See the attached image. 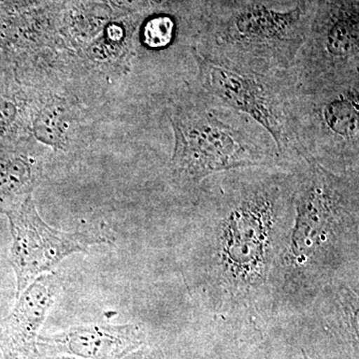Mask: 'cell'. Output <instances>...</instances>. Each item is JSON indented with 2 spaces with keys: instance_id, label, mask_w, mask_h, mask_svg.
I'll return each mask as SVG.
<instances>
[{
  "instance_id": "obj_2",
  "label": "cell",
  "mask_w": 359,
  "mask_h": 359,
  "mask_svg": "<svg viewBox=\"0 0 359 359\" xmlns=\"http://www.w3.org/2000/svg\"><path fill=\"white\" fill-rule=\"evenodd\" d=\"M171 169L186 185L222 172L280 167L275 142L254 120L194 86L171 106Z\"/></svg>"
},
{
  "instance_id": "obj_7",
  "label": "cell",
  "mask_w": 359,
  "mask_h": 359,
  "mask_svg": "<svg viewBox=\"0 0 359 359\" xmlns=\"http://www.w3.org/2000/svg\"><path fill=\"white\" fill-rule=\"evenodd\" d=\"M6 214L13 238L11 263L18 283L16 297L66 257L106 241L87 231L65 233L51 228L40 218L32 195Z\"/></svg>"
},
{
  "instance_id": "obj_9",
  "label": "cell",
  "mask_w": 359,
  "mask_h": 359,
  "mask_svg": "<svg viewBox=\"0 0 359 359\" xmlns=\"http://www.w3.org/2000/svg\"><path fill=\"white\" fill-rule=\"evenodd\" d=\"M58 280L40 276L18 297L11 313L0 320V351L4 359H37L40 327L58 294Z\"/></svg>"
},
{
  "instance_id": "obj_1",
  "label": "cell",
  "mask_w": 359,
  "mask_h": 359,
  "mask_svg": "<svg viewBox=\"0 0 359 359\" xmlns=\"http://www.w3.org/2000/svg\"><path fill=\"white\" fill-rule=\"evenodd\" d=\"M230 172L216 187L215 261L231 294H248L268 278L280 228L294 208V174L256 169Z\"/></svg>"
},
{
  "instance_id": "obj_8",
  "label": "cell",
  "mask_w": 359,
  "mask_h": 359,
  "mask_svg": "<svg viewBox=\"0 0 359 359\" xmlns=\"http://www.w3.org/2000/svg\"><path fill=\"white\" fill-rule=\"evenodd\" d=\"M141 325H86L39 337L37 349L45 356H72L82 359H123L143 344Z\"/></svg>"
},
{
  "instance_id": "obj_13",
  "label": "cell",
  "mask_w": 359,
  "mask_h": 359,
  "mask_svg": "<svg viewBox=\"0 0 359 359\" xmlns=\"http://www.w3.org/2000/svg\"><path fill=\"white\" fill-rule=\"evenodd\" d=\"M18 105L9 99L0 98V138L6 136L18 118Z\"/></svg>"
},
{
  "instance_id": "obj_11",
  "label": "cell",
  "mask_w": 359,
  "mask_h": 359,
  "mask_svg": "<svg viewBox=\"0 0 359 359\" xmlns=\"http://www.w3.org/2000/svg\"><path fill=\"white\" fill-rule=\"evenodd\" d=\"M37 174L36 163L26 156H13L0 163V202L9 205L7 211L32 195Z\"/></svg>"
},
{
  "instance_id": "obj_14",
  "label": "cell",
  "mask_w": 359,
  "mask_h": 359,
  "mask_svg": "<svg viewBox=\"0 0 359 359\" xmlns=\"http://www.w3.org/2000/svg\"><path fill=\"white\" fill-rule=\"evenodd\" d=\"M123 359H164V356L158 349L143 348L128 354Z\"/></svg>"
},
{
  "instance_id": "obj_10",
  "label": "cell",
  "mask_w": 359,
  "mask_h": 359,
  "mask_svg": "<svg viewBox=\"0 0 359 359\" xmlns=\"http://www.w3.org/2000/svg\"><path fill=\"white\" fill-rule=\"evenodd\" d=\"M74 119L73 105L65 98L52 97L35 115L33 134L37 140L56 150H65Z\"/></svg>"
},
{
  "instance_id": "obj_12",
  "label": "cell",
  "mask_w": 359,
  "mask_h": 359,
  "mask_svg": "<svg viewBox=\"0 0 359 359\" xmlns=\"http://www.w3.org/2000/svg\"><path fill=\"white\" fill-rule=\"evenodd\" d=\"M174 22L168 16H157L149 21L144 28V41L150 48H161L172 41Z\"/></svg>"
},
{
  "instance_id": "obj_4",
  "label": "cell",
  "mask_w": 359,
  "mask_h": 359,
  "mask_svg": "<svg viewBox=\"0 0 359 359\" xmlns=\"http://www.w3.org/2000/svg\"><path fill=\"white\" fill-rule=\"evenodd\" d=\"M197 74L192 86L247 115L275 142L280 167L311 160L302 147L295 125L299 79L294 68L252 72L216 65L193 51Z\"/></svg>"
},
{
  "instance_id": "obj_15",
  "label": "cell",
  "mask_w": 359,
  "mask_h": 359,
  "mask_svg": "<svg viewBox=\"0 0 359 359\" xmlns=\"http://www.w3.org/2000/svg\"><path fill=\"white\" fill-rule=\"evenodd\" d=\"M37 359H82V358H72V356H63V355L43 356V358H41V356L39 355V358H37Z\"/></svg>"
},
{
  "instance_id": "obj_5",
  "label": "cell",
  "mask_w": 359,
  "mask_h": 359,
  "mask_svg": "<svg viewBox=\"0 0 359 359\" xmlns=\"http://www.w3.org/2000/svg\"><path fill=\"white\" fill-rule=\"evenodd\" d=\"M295 125L311 160L337 174L358 172L359 74L299 82Z\"/></svg>"
},
{
  "instance_id": "obj_6",
  "label": "cell",
  "mask_w": 359,
  "mask_h": 359,
  "mask_svg": "<svg viewBox=\"0 0 359 359\" xmlns=\"http://www.w3.org/2000/svg\"><path fill=\"white\" fill-rule=\"evenodd\" d=\"M292 66L301 83L359 74L358 0H325Z\"/></svg>"
},
{
  "instance_id": "obj_3",
  "label": "cell",
  "mask_w": 359,
  "mask_h": 359,
  "mask_svg": "<svg viewBox=\"0 0 359 359\" xmlns=\"http://www.w3.org/2000/svg\"><path fill=\"white\" fill-rule=\"evenodd\" d=\"M314 4L299 0L278 8L264 2H245L212 20L194 52L235 69H290L308 37Z\"/></svg>"
}]
</instances>
